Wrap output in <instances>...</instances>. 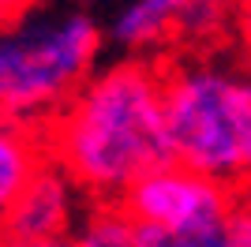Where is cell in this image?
<instances>
[{"label": "cell", "instance_id": "cell-8", "mask_svg": "<svg viewBox=\"0 0 251 247\" xmlns=\"http://www.w3.org/2000/svg\"><path fill=\"white\" fill-rule=\"evenodd\" d=\"M135 247H251V198L240 195L221 221L199 228H139Z\"/></svg>", "mask_w": 251, "mask_h": 247}, {"label": "cell", "instance_id": "cell-5", "mask_svg": "<svg viewBox=\"0 0 251 247\" xmlns=\"http://www.w3.org/2000/svg\"><path fill=\"white\" fill-rule=\"evenodd\" d=\"M90 198L68 180L52 161H45L34 180L23 187L19 202L4 217V240H60L75 236L83 217L90 214Z\"/></svg>", "mask_w": 251, "mask_h": 247}, {"label": "cell", "instance_id": "cell-12", "mask_svg": "<svg viewBox=\"0 0 251 247\" xmlns=\"http://www.w3.org/2000/svg\"><path fill=\"white\" fill-rule=\"evenodd\" d=\"M0 247H79L75 236H60V240H4Z\"/></svg>", "mask_w": 251, "mask_h": 247}, {"label": "cell", "instance_id": "cell-6", "mask_svg": "<svg viewBox=\"0 0 251 247\" xmlns=\"http://www.w3.org/2000/svg\"><path fill=\"white\" fill-rule=\"evenodd\" d=\"M45 161V135L38 127L0 120V225Z\"/></svg>", "mask_w": 251, "mask_h": 247}, {"label": "cell", "instance_id": "cell-10", "mask_svg": "<svg viewBox=\"0 0 251 247\" xmlns=\"http://www.w3.org/2000/svg\"><path fill=\"white\" fill-rule=\"evenodd\" d=\"M225 49L232 56H240L244 64L251 68V0H236L229 19V38H225Z\"/></svg>", "mask_w": 251, "mask_h": 247}, {"label": "cell", "instance_id": "cell-4", "mask_svg": "<svg viewBox=\"0 0 251 247\" xmlns=\"http://www.w3.org/2000/svg\"><path fill=\"white\" fill-rule=\"evenodd\" d=\"M236 202L240 195L232 187L169 161L147 173L116 206L139 228H199L210 221H221Z\"/></svg>", "mask_w": 251, "mask_h": 247}, {"label": "cell", "instance_id": "cell-3", "mask_svg": "<svg viewBox=\"0 0 251 247\" xmlns=\"http://www.w3.org/2000/svg\"><path fill=\"white\" fill-rule=\"evenodd\" d=\"M105 64V26L86 8H38L0 30V120L45 131Z\"/></svg>", "mask_w": 251, "mask_h": 247}, {"label": "cell", "instance_id": "cell-13", "mask_svg": "<svg viewBox=\"0 0 251 247\" xmlns=\"http://www.w3.org/2000/svg\"><path fill=\"white\" fill-rule=\"evenodd\" d=\"M240 195L251 198V169H248V176H244V184H240Z\"/></svg>", "mask_w": 251, "mask_h": 247}, {"label": "cell", "instance_id": "cell-2", "mask_svg": "<svg viewBox=\"0 0 251 247\" xmlns=\"http://www.w3.org/2000/svg\"><path fill=\"white\" fill-rule=\"evenodd\" d=\"M169 154L240 195L251 169V68L225 45L161 64Z\"/></svg>", "mask_w": 251, "mask_h": 247}, {"label": "cell", "instance_id": "cell-11", "mask_svg": "<svg viewBox=\"0 0 251 247\" xmlns=\"http://www.w3.org/2000/svg\"><path fill=\"white\" fill-rule=\"evenodd\" d=\"M38 8H42V0H0V30H8L11 23L26 19Z\"/></svg>", "mask_w": 251, "mask_h": 247}, {"label": "cell", "instance_id": "cell-1", "mask_svg": "<svg viewBox=\"0 0 251 247\" xmlns=\"http://www.w3.org/2000/svg\"><path fill=\"white\" fill-rule=\"evenodd\" d=\"M42 135L49 161L94 206L120 202L147 173L173 161L161 64L105 60Z\"/></svg>", "mask_w": 251, "mask_h": 247}, {"label": "cell", "instance_id": "cell-9", "mask_svg": "<svg viewBox=\"0 0 251 247\" xmlns=\"http://www.w3.org/2000/svg\"><path fill=\"white\" fill-rule=\"evenodd\" d=\"M79 247H135V221L120 210L116 202L90 206L83 225L75 232Z\"/></svg>", "mask_w": 251, "mask_h": 247}, {"label": "cell", "instance_id": "cell-14", "mask_svg": "<svg viewBox=\"0 0 251 247\" xmlns=\"http://www.w3.org/2000/svg\"><path fill=\"white\" fill-rule=\"evenodd\" d=\"M0 244H4V232H0Z\"/></svg>", "mask_w": 251, "mask_h": 247}, {"label": "cell", "instance_id": "cell-7", "mask_svg": "<svg viewBox=\"0 0 251 247\" xmlns=\"http://www.w3.org/2000/svg\"><path fill=\"white\" fill-rule=\"evenodd\" d=\"M176 30V52L221 49L236 0H157Z\"/></svg>", "mask_w": 251, "mask_h": 247}]
</instances>
